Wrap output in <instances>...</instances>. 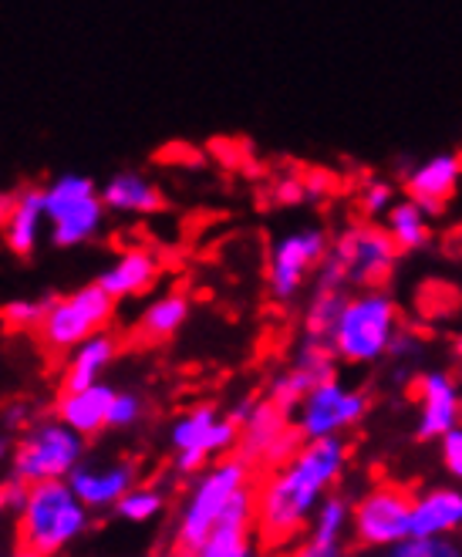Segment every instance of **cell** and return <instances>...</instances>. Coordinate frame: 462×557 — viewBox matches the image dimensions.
I'll list each match as a JSON object with an SVG mask.
<instances>
[{
    "label": "cell",
    "mask_w": 462,
    "mask_h": 557,
    "mask_svg": "<svg viewBox=\"0 0 462 557\" xmlns=\"http://www.w3.org/2000/svg\"><path fill=\"white\" fill-rule=\"evenodd\" d=\"M348 443L341 436L304 440L280 467L257 486V537L267 547L290 544L304 534L314 510L332 497L345 476Z\"/></svg>",
    "instance_id": "6da1fadb"
},
{
    "label": "cell",
    "mask_w": 462,
    "mask_h": 557,
    "mask_svg": "<svg viewBox=\"0 0 462 557\" xmlns=\"http://www.w3.org/2000/svg\"><path fill=\"white\" fill-rule=\"evenodd\" d=\"M91 528V510L68 480H41L24 486L17 510V541L45 557H58L78 544Z\"/></svg>",
    "instance_id": "7a4b0ae2"
},
{
    "label": "cell",
    "mask_w": 462,
    "mask_h": 557,
    "mask_svg": "<svg viewBox=\"0 0 462 557\" xmlns=\"http://www.w3.org/2000/svg\"><path fill=\"white\" fill-rule=\"evenodd\" d=\"M402 332L399 305L385 287H354L327 335V345L345 366H375L388 358Z\"/></svg>",
    "instance_id": "3957f363"
},
{
    "label": "cell",
    "mask_w": 462,
    "mask_h": 557,
    "mask_svg": "<svg viewBox=\"0 0 462 557\" xmlns=\"http://www.w3.org/2000/svg\"><path fill=\"white\" fill-rule=\"evenodd\" d=\"M247 486H253V467L240 453H229L223 460L196 473L186 490V500L176 513V547L183 554L200 547L220 528L223 513Z\"/></svg>",
    "instance_id": "277c9868"
},
{
    "label": "cell",
    "mask_w": 462,
    "mask_h": 557,
    "mask_svg": "<svg viewBox=\"0 0 462 557\" xmlns=\"http://www.w3.org/2000/svg\"><path fill=\"white\" fill-rule=\"evenodd\" d=\"M45 213L51 244L72 250L91 244L102 234L109 207L102 200V186L85 173H61L45 186Z\"/></svg>",
    "instance_id": "5b68a950"
},
{
    "label": "cell",
    "mask_w": 462,
    "mask_h": 557,
    "mask_svg": "<svg viewBox=\"0 0 462 557\" xmlns=\"http://www.w3.org/2000/svg\"><path fill=\"white\" fill-rule=\"evenodd\" d=\"M85 456L88 440L58 416H45L21 430V440L14 443L11 456V476H17L21 483L68 480Z\"/></svg>",
    "instance_id": "8992f818"
},
{
    "label": "cell",
    "mask_w": 462,
    "mask_h": 557,
    "mask_svg": "<svg viewBox=\"0 0 462 557\" xmlns=\"http://www.w3.org/2000/svg\"><path fill=\"white\" fill-rule=\"evenodd\" d=\"M237 446H240V422L210 403L179 412L170 425L173 470L179 476H196L210 463L229 456Z\"/></svg>",
    "instance_id": "52a82bcc"
},
{
    "label": "cell",
    "mask_w": 462,
    "mask_h": 557,
    "mask_svg": "<svg viewBox=\"0 0 462 557\" xmlns=\"http://www.w3.org/2000/svg\"><path fill=\"white\" fill-rule=\"evenodd\" d=\"M115 305L118 301L98 281L82 284V287H75L68 294H58V298L48 301V314L38 327V335L51 351L68 355L91 335L105 332L115 314Z\"/></svg>",
    "instance_id": "ba28073f"
},
{
    "label": "cell",
    "mask_w": 462,
    "mask_h": 557,
    "mask_svg": "<svg viewBox=\"0 0 462 557\" xmlns=\"http://www.w3.org/2000/svg\"><path fill=\"white\" fill-rule=\"evenodd\" d=\"M327 250H332V234H327L321 223H297L280 237H274L271 253H267L271 298L277 305L297 301V294L314 281Z\"/></svg>",
    "instance_id": "9c48e42d"
},
{
    "label": "cell",
    "mask_w": 462,
    "mask_h": 557,
    "mask_svg": "<svg viewBox=\"0 0 462 557\" xmlns=\"http://www.w3.org/2000/svg\"><path fill=\"white\" fill-rule=\"evenodd\" d=\"M327 257L348 274L351 287H385V281L395 274L402 250L382 223L361 220L345 226L338 237H332Z\"/></svg>",
    "instance_id": "30bf717a"
},
{
    "label": "cell",
    "mask_w": 462,
    "mask_h": 557,
    "mask_svg": "<svg viewBox=\"0 0 462 557\" xmlns=\"http://www.w3.org/2000/svg\"><path fill=\"white\" fill-rule=\"evenodd\" d=\"M294 425L301 440L345 436L369 416V392L341 382L338 375L317 382L308 396L294 406Z\"/></svg>",
    "instance_id": "8fae6325"
},
{
    "label": "cell",
    "mask_w": 462,
    "mask_h": 557,
    "mask_svg": "<svg viewBox=\"0 0 462 557\" xmlns=\"http://www.w3.org/2000/svg\"><path fill=\"white\" fill-rule=\"evenodd\" d=\"M351 534L361 547L388 550L412 537V497L399 486H375L351 507Z\"/></svg>",
    "instance_id": "7c38bea8"
},
{
    "label": "cell",
    "mask_w": 462,
    "mask_h": 557,
    "mask_svg": "<svg viewBox=\"0 0 462 557\" xmlns=\"http://www.w3.org/2000/svg\"><path fill=\"white\" fill-rule=\"evenodd\" d=\"M301 433H297L294 416L287 409H280L277 403L263 399L253 403L247 409V416L240 419V456L257 470V467H280L287 456L301 446Z\"/></svg>",
    "instance_id": "4fadbf2b"
},
{
    "label": "cell",
    "mask_w": 462,
    "mask_h": 557,
    "mask_svg": "<svg viewBox=\"0 0 462 557\" xmlns=\"http://www.w3.org/2000/svg\"><path fill=\"white\" fill-rule=\"evenodd\" d=\"M72 490L91 513L115 510V504L139 483V463L128 456H85L68 476Z\"/></svg>",
    "instance_id": "5bb4252c"
},
{
    "label": "cell",
    "mask_w": 462,
    "mask_h": 557,
    "mask_svg": "<svg viewBox=\"0 0 462 557\" xmlns=\"http://www.w3.org/2000/svg\"><path fill=\"white\" fill-rule=\"evenodd\" d=\"M338 375V355L332 351V345H327L324 338H301V345H297L290 366L284 372H277L267 385V399L277 403L280 409L294 412V406L301 403L308 392L324 382Z\"/></svg>",
    "instance_id": "9a60e30c"
},
{
    "label": "cell",
    "mask_w": 462,
    "mask_h": 557,
    "mask_svg": "<svg viewBox=\"0 0 462 557\" xmlns=\"http://www.w3.org/2000/svg\"><path fill=\"white\" fill-rule=\"evenodd\" d=\"M462 425V385L449 369H428L415 379V433L419 440H442Z\"/></svg>",
    "instance_id": "2e32d148"
},
{
    "label": "cell",
    "mask_w": 462,
    "mask_h": 557,
    "mask_svg": "<svg viewBox=\"0 0 462 557\" xmlns=\"http://www.w3.org/2000/svg\"><path fill=\"white\" fill-rule=\"evenodd\" d=\"M462 183V156L459 152H433L422 156L419 162L402 173V189L409 200H415L425 213H442V207L455 196Z\"/></svg>",
    "instance_id": "e0dca14e"
},
{
    "label": "cell",
    "mask_w": 462,
    "mask_h": 557,
    "mask_svg": "<svg viewBox=\"0 0 462 557\" xmlns=\"http://www.w3.org/2000/svg\"><path fill=\"white\" fill-rule=\"evenodd\" d=\"M351 507L341 494H332L327 497L311 523L304 528L301 541L294 547V557H345V544L351 534Z\"/></svg>",
    "instance_id": "ac0fdd59"
},
{
    "label": "cell",
    "mask_w": 462,
    "mask_h": 557,
    "mask_svg": "<svg viewBox=\"0 0 462 557\" xmlns=\"http://www.w3.org/2000/svg\"><path fill=\"white\" fill-rule=\"evenodd\" d=\"M112 399H115V388L109 382H95V385H82V388H61L54 416L61 422H68L72 430L82 433L85 440H95L98 433L109 430Z\"/></svg>",
    "instance_id": "d6986e66"
},
{
    "label": "cell",
    "mask_w": 462,
    "mask_h": 557,
    "mask_svg": "<svg viewBox=\"0 0 462 557\" xmlns=\"http://www.w3.org/2000/svg\"><path fill=\"white\" fill-rule=\"evenodd\" d=\"M159 271H162V264H159L155 250L128 247V250L115 253L95 281L102 284L115 301H128V298H139V294L152 290V284L159 281Z\"/></svg>",
    "instance_id": "ffe728a7"
},
{
    "label": "cell",
    "mask_w": 462,
    "mask_h": 557,
    "mask_svg": "<svg viewBox=\"0 0 462 557\" xmlns=\"http://www.w3.org/2000/svg\"><path fill=\"white\" fill-rule=\"evenodd\" d=\"M48 226V213H45V186H21L14 193V210L0 226V237H4V247L17 257H30L41 244V234Z\"/></svg>",
    "instance_id": "44dd1931"
},
{
    "label": "cell",
    "mask_w": 462,
    "mask_h": 557,
    "mask_svg": "<svg viewBox=\"0 0 462 557\" xmlns=\"http://www.w3.org/2000/svg\"><path fill=\"white\" fill-rule=\"evenodd\" d=\"M462 531V490L433 486L412 497V537H452Z\"/></svg>",
    "instance_id": "7402d4cb"
},
{
    "label": "cell",
    "mask_w": 462,
    "mask_h": 557,
    "mask_svg": "<svg viewBox=\"0 0 462 557\" xmlns=\"http://www.w3.org/2000/svg\"><path fill=\"white\" fill-rule=\"evenodd\" d=\"M102 200L109 213H125V216H152L166 207L162 189L155 186L152 176L139 170H118L102 183Z\"/></svg>",
    "instance_id": "603a6c76"
},
{
    "label": "cell",
    "mask_w": 462,
    "mask_h": 557,
    "mask_svg": "<svg viewBox=\"0 0 462 557\" xmlns=\"http://www.w3.org/2000/svg\"><path fill=\"white\" fill-rule=\"evenodd\" d=\"M115 358H118V338L109 335V327H105V332L91 335L88 342L68 351L61 369V388H82V385L102 382V375L115 366Z\"/></svg>",
    "instance_id": "cb8c5ba5"
},
{
    "label": "cell",
    "mask_w": 462,
    "mask_h": 557,
    "mask_svg": "<svg viewBox=\"0 0 462 557\" xmlns=\"http://www.w3.org/2000/svg\"><path fill=\"white\" fill-rule=\"evenodd\" d=\"M189 298L183 290H166V294H159V298H152L139 318H136V338L139 342H149V345H159V342H170L176 338L186 321H189Z\"/></svg>",
    "instance_id": "d4e9b609"
},
{
    "label": "cell",
    "mask_w": 462,
    "mask_h": 557,
    "mask_svg": "<svg viewBox=\"0 0 462 557\" xmlns=\"http://www.w3.org/2000/svg\"><path fill=\"white\" fill-rule=\"evenodd\" d=\"M382 226L391 234V240L399 244L402 253L422 250V247H428V240H433V213H425L415 200H409V196H402V200L388 210Z\"/></svg>",
    "instance_id": "484cf974"
},
{
    "label": "cell",
    "mask_w": 462,
    "mask_h": 557,
    "mask_svg": "<svg viewBox=\"0 0 462 557\" xmlns=\"http://www.w3.org/2000/svg\"><path fill=\"white\" fill-rule=\"evenodd\" d=\"M351 290H354V287H351ZM351 290L311 287V298H308L304 318H301L308 338H324V342H327V335H332V327H335V321H338V314H341V308H345V301H348V294H351Z\"/></svg>",
    "instance_id": "4316f807"
},
{
    "label": "cell",
    "mask_w": 462,
    "mask_h": 557,
    "mask_svg": "<svg viewBox=\"0 0 462 557\" xmlns=\"http://www.w3.org/2000/svg\"><path fill=\"white\" fill-rule=\"evenodd\" d=\"M125 523H152L166 513V490L159 483H136L112 510Z\"/></svg>",
    "instance_id": "83f0119b"
},
{
    "label": "cell",
    "mask_w": 462,
    "mask_h": 557,
    "mask_svg": "<svg viewBox=\"0 0 462 557\" xmlns=\"http://www.w3.org/2000/svg\"><path fill=\"white\" fill-rule=\"evenodd\" d=\"M399 203V186L388 183V180H369L365 186L358 189V207L365 213V220H375L382 223L388 216V210Z\"/></svg>",
    "instance_id": "f1b7e54d"
},
{
    "label": "cell",
    "mask_w": 462,
    "mask_h": 557,
    "mask_svg": "<svg viewBox=\"0 0 462 557\" xmlns=\"http://www.w3.org/2000/svg\"><path fill=\"white\" fill-rule=\"evenodd\" d=\"M149 403L142 392L136 388H115L112 399V412H109V430H136V425L146 419Z\"/></svg>",
    "instance_id": "f546056e"
},
{
    "label": "cell",
    "mask_w": 462,
    "mask_h": 557,
    "mask_svg": "<svg viewBox=\"0 0 462 557\" xmlns=\"http://www.w3.org/2000/svg\"><path fill=\"white\" fill-rule=\"evenodd\" d=\"M385 557H462L455 537H405L385 550Z\"/></svg>",
    "instance_id": "4dcf8cb0"
},
{
    "label": "cell",
    "mask_w": 462,
    "mask_h": 557,
    "mask_svg": "<svg viewBox=\"0 0 462 557\" xmlns=\"http://www.w3.org/2000/svg\"><path fill=\"white\" fill-rule=\"evenodd\" d=\"M48 301L51 298H45V301H38V298H14V301L4 305V311H0V314H4V321L11 327H17V332H38L45 314H48Z\"/></svg>",
    "instance_id": "1f68e13d"
},
{
    "label": "cell",
    "mask_w": 462,
    "mask_h": 557,
    "mask_svg": "<svg viewBox=\"0 0 462 557\" xmlns=\"http://www.w3.org/2000/svg\"><path fill=\"white\" fill-rule=\"evenodd\" d=\"M439 460H442L446 473L462 483V425H455V430H449L439 440Z\"/></svg>",
    "instance_id": "d6a6232c"
},
{
    "label": "cell",
    "mask_w": 462,
    "mask_h": 557,
    "mask_svg": "<svg viewBox=\"0 0 462 557\" xmlns=\"http://www.w3.org/2000/svg\"><path fill=\"white\" fill-rule=\"evenodd\" d=\"M274 200L280 207H297V203H311L308 193V176H284L274 183Z\"/></svg>",
    "instance_id": "836d02e7"
},
{
    "label": "cell",
    "mask_w": 462,
    "mask_h": 557,
    "mask_svg": "<svg viewBox=\"0 0 462 557\" xmlns=\"http://www.w3.org/2000/svg\"><path fill=\"white\" fill-rule=\"evenodd\" d=\"M24 486L17 476L4 480L0 483V517H8V513H17L21 510V500H24Z\"/></svg>",
    "instance_id": "e575fe53"
},
{
    "label": "cell",
    "mask_w": 462,
    "mask_h": 557,
    "mask_svg": "<svg viewBox=\"0 0 462 557\" xmlns=\"http://www.w3.org/2000/svg\"><path fill=\"white\" fill-rule=\"evenodd\" d=\"M30 422H35V416H30L27 403H14V406L4 409V425H8V430H27Z\"/></svg>",
    "instance_id": "d590c367"
},
{
    "label": "cell",
    "mask_w": 462,
    "mask_h": 557,
    "mask_svg": "<svg viewBox=\"0 0 462 557\" xmlns=\"http://www.w3.org/2000/svg\"><path fill=\"white\" fill-rule=\"evenodd\" d=\"M11 210H14V193L0 189V226H4V220L11 216Z\"/></svg>",
    "instance_id": "8d00e7d4"
},
{
    "label": "cell",
    "mask_w": 462,
    "mask_h": 557,
    "mask_svg": "<svg viewBox=\"0 0 462 557\" xmlns=\"http://www.w3.org/2000/svg\"><path fill=\"white\" fill-rule=\"evenodd\" d=\"M14 456V440L8 433H0V463H11Z\"/></svg>",
    "instance_id": "74e56055"
},
{
    "label": "cell",
    "mask_w": 462,
    "mask_h": 557,
    "mask_svg": "<svg viewBox=\"0 0 462 557\" xmlns=\"http://www.w3.org/2000/svg\"><path fill=\"white\" fill-rule=\"evenodd\" d=\"M8 557H45V554L30 550V547H17V550H14V554H8Z\"/></svg>",
    "instance_id": "f35d334b"
},
{
    "label": "cell",
    "mask_w": 462,
    "mask_h": 557,
    "mask_svg": "<svg viewBox=\"0 0 462 557\" xmlns=\"http://www.w3.org/2000/svg\"><path fill=\"white\" fill-rule=\"evenodd\" d=\"M455 355H459V358H462V335H459V338H455Z\"/></svg>",
    "instance_id": "ab89813d"
},
{
    "label": "cell",
    "mask_w": 462,
    "mask_h": 557,
    "mask_svg": "<svg viewBox=\"0 0 462 557\" xmlns=\"http://www.w3.org/2000/svg\"><path fill=\"white\" fill-rule=\"evenodd\" d=\"M345 557H348V554H345Z\"/></svg>",
    "instance_id": "60d3db41"
}]
</instances>
